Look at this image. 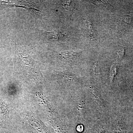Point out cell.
Masks as SVG:
<instances>
[{
  "instance_id": "cell-1",
  "label": "cell",
  "mask_w": 133,
  "mask_h": 133,
  "mask_svg": "<svg viewBox=\"0 0 133 133\" xmlns=\"http://www.w3.org/2000/svg\"><path fill=\"white\" fill-rule=\"evenodd\" d=\"M17 53V62L21 70L29 76H32L33 77L38 76V67L35 60L29 55L27 51L23 50L20 52L19 50Z\"/></svg>"
},
{
  "instance_id": "cell-2",
  "label": "cell",
  "mask_w": 133,
  "mask_h": 133,
  "mask_svg": "<svg viewBox=\"0 0 133 133\" xmlns=\"http://www.w3.org/2000/svg\"><path fill=\"white\" fill-rule=\"evenodd\" d=\"M80 52L72 51H58L56 52L57 57L59 59L66 61H71L79 57Z\"/></svg>"
},
{
  "instance_id": "cell-3",
  "label": "cell",
  "mask_w": 133,
  "mask_h": 133,
  "mask_svg": "<svg viewBox=\"0 0 133 133\" xmlns=\"http://www.w3.org/2000/svg\"><path fill=\"white\" fill-rule=\"evenodd\" d=\"M85 24L86 28V31L89 37L91 39H94L96 37V35L95 29L94 27L93 24L91 19H87Z\"/></svg>"
},
{
  "instance_id": "cell-4",
  "label": "cell",
  "mask_w": 133,
  "mask_h": 133,
  "mask_svg": "<svg viewBox=\"0 0 133 133\" xmlns=\"http://www.w3.org/2000/svg\"><path fill=\"white\" fill-rule=\"evenodd\" d=\"M45 33L49 39L54 41H59V39L65 36V34L60 32L57 33L52 31L50 32H45Z\"/></svg>"
},
{
  "instance_id": "cell-5",
  "label": "cell",
  "mask_w": 133,
  "mask_h": 133,
  "mask_svg": "<svg viewBox=\"0 0 133 133\" xmlns=\"http://www.w3.org/2000/svg\"><path fill=\"white\" fill-rule=\"evenodd\" d=\"M121 23L127 25H131L133 23V16L126 14L123 15L119 19Z\"/></svg>"
},
{
  "instance_id": "cell-6",
  "label": "cell",
  "mask_w": 133,
  "mask_h": 133,
  "mask_svg": "<svg viewBox=\"0 0 133 133\" xmlns=\"http://www.w3.org/2000/svg\"><path fill=\"white\" fill-rule=\"evenodd\" d=\"M92 3L94 4L97 6H101L104 5L105 6L109 7H113L107 1H92Z\"/></svg>"
},
{
  "instance_id": "cell-7",
  "label": "cell",
  "mask_w": 133,
  "mask_h": 133,
  "mask_svg": "<svg viewBox=\"0 0 133 133\" xmlns=\"http://www.w3.org/2000/svg\"><path fill=\"white\" fill-rule=\"evenodd\" d=\"M125 52V49L124 48H122L118 52V56L116 60V62H119L122 58L124 56Z\"/></svg>"
}]
</instances>
